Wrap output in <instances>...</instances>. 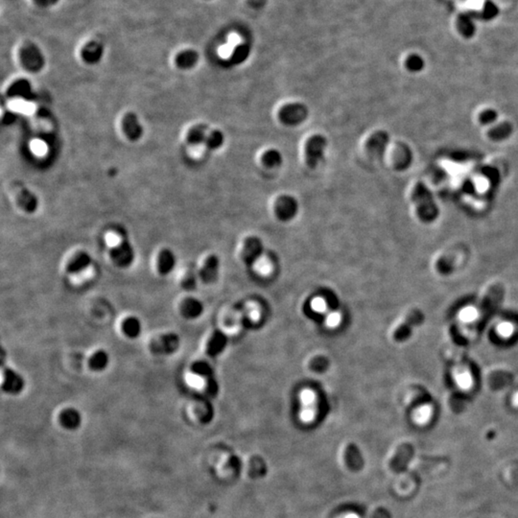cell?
Wrapping results in <instances>:
<instances>
[{
  "instance_id": "46",
  "label": "cell",
  "mask_w": 518,
  "mask_h": 518,
  "mask_svg": "<svg viewBox=\"0 0 518 518\" xmlns=\"http://www.w3.org/2000/svg\"><path fill=\"white\" fill-rule=\"evenodd\" d=\"M499 329H500L501 334H503V335L509 334V332L511 331V328L509 325H502Z\"/></svg>"
},
{
  "instance_id": "43",
  "label": "cell",
  "mask_w": 518,
  "mask_h": 518,
  "mask_svg": "<svg viewBox=\"0 0 518 518\" xmlns=\"http://www.w3.org/2000/svg\"><path fill=\"white\" fill-rule=\"evenodd\" d=\"M336 518H361V516L357 513V512H354V511H347V512H344L342 513L341 515H339Z\"/></svg>"
},
{
  "instance_id": "39",
  "label": "cell",
  "mask_w": 518,
  "mask_h": 518,
  "mask_svg": "<svg viewBox=\"0 0 518 518\" xmlns=\"http://www.w3.org/2000/svg\"><path fill=\"white\" fill-rule=\"evenodd\" d=\"M31 148L35 154L39 155H44L47 150V147L45 145V143H43V141H40V140H34L31 144Z\"/></svg>"
},
{
  "instance_id": "28",
  "label": "cell",
  "mask_w": 518,
  "mask_h": 518,
  "mask_svg": "<svg viewBox=\"0 0 518 518\" xmlns=\"http://www.w3.org/2000/svg\"><path fill=\"white\" fill-rule=\"evenodd\" d=\"M282 155L276 149H271L262 156V163L269 168H276L282 164Z\"/></svg>"
},
{
  "instance_id": "45",
  "label": "cell",
  "mask_w": 518,
  "mask_h": 518,
  "mask_svg": "<svg viewBox=\"0 0 518 518\" xmlns=\"http://www.w3.org/2000/svg\"><path fill=\"white\" fill-rule=\"evenodd\" d=\"M313 305H314V308H315L316 310L321 311L325 309V303H323V302H322L321 300H316V301L314 302V304H313Z\"/></svg>"
},
{
  "instance_id": "17",
  "label": "cell",
  "mask_w": 518,
  "mask_h": 518,
  "mask_svg": "<svg viewBox=\"0 0 518 518\" xmlns=\"http://www.w3.org/2000/svg\"><path fill=\"white\" fill-rule=\"evenodd\" d=\"M176 265V257L172 250L164 249L159 251L157 256V271L160 276H168L171 274Z\"/></svg>"
},
{
  "instance_id": "26",
  "label": "cell",
  "mask_w": 518,
  "mask_h": 518,
  "mask_svg": "<svg viewBox=\"0 0 518 518\" xmlns=\"http://www.w3.org/2000/svg\"><path fill=\"white\" fill-rule=\"evenodd\" d=\"M207 131L208 127L207 125L200 124L197 126H194L190 129L187 135V141L191 145H200L203 142H206L207 139Z\"/></svg>"
},
{
  "instance_id": "29",
  "label": "cell",
  "mask_w": 518,
  "mask_h": 518,
  "mask_svg": "<svg viewBox=\"0 0 518 518\" xmlns=\"http://www.w3.org/2000/svg\"><path fill=\"white\" fill-rule=\"evenodd\" d=\"M500 13L499 7L491 0H488L483 3V9L481 13L479 14V17H481L484 21L493 20L495 17H498Z\"/></svg>"
},
{
  "instance_id": "36",
  "label": "cell",
  "mask_w": 518,
  "mask_h": 518,
  "mask_svg": "<svg viewBox=\"0 0 518 518\" xmlns=\"http://www.w3.org/2000/svg\"><path fill=\"white\" fill-rule=\"evenodd\" d=\"M10 109L15 111V112H23V113H27V114H30V113L34 112L35 111L33 105L25 103V102H21V101H17V102H13V103L10 104Z\"/></svg>"
},
{
  "instance_id": "18",
  "label": "cell",
  "mask_w": 518,
  "mask_h": 518,
  "mask_svg": "<svg viewBox=\"0 0 518 518\" xmlns=\"http://www.w3.org/2000/svg\"><path fill=\"white\" fill-rule=\"evenodd\" d=\"M204 311L203 303L197 299L188 298L181 302V313L185 319H197Z\"/></svg>"
},
{
  "instance_id": "24",
  "label": "cell",
  "mask_w": 518,
  "mask_h": 518,
  "mask_svg": "<svg viewBox=\"0 0 518 518\" xmlns=\"http://www.w3.org/2000/svg\"><path fill=\"white\" fill-rule=\"evenodd\" d=\"M199 54L194 50H185L181 52L176 57V64L181 69H190L194 68L198 62Z\"/></svg>"
},
{
  "instance_id": "21",
  "label": "cell",
  "mask_w": 518,
  "mask_h": 518,
  "mask_svg": "<svg viewBox=\"0 0 518 518\" xmlns=\"http://www.w3.org/2000/svg\"><path fill=\"white\" fill-rule=\"evenodd\" d=\"M413 155L409 147L401 144L397 149L395 155V166L397 170L403 171L407 169L412 163Z\"/></svg>"
},
{
  "instance_id": "3",
  "label": "cell",
  "mask_w": 518,
  "mask_h": 518,
  "mask_svg": "<svg viewBox=\"0 0 518 518\" xmlns=\"http://www.w3.org/2000/svg\"><path fill=\"white\" fill-rule=\"evenodd\" d=\"M308 109L301 103L287 104L278 112V118L287 126H297L306 120Z\"/></svg>"
},
{
  "instance_id": "8",
  "label": "cell",
  "mask_w": 518,
  "mask_h": 518,
  "mask_svg": "<svg viewBox=\"0 0 518 518\" xmlns=\"http://www.w3.org/2000/svg\"><path fill=\"white\" fill-rule=\"evenodd\" d=\"M111 257L117 267L128 268L135 260V251L129 242L123 240L115 247H112Z\"/></svg>"
},
{
  "instance_id": "25",
  "label": "cell",
  "mask_w": 518,
  "mask_h": 518,
  "mask_svg": "<svg viewBox=\"0 0 518 518\" xmlns=\"http://www.w3.org/2000/svg\"><path fill=\"white\" fill-rule=\"evenodd\" d=\"M512 125L509 122H503L489 131V137L493 141H503L512 134Z\"/></svg>"
},
{
  "instance_id": "20",
  "label": "cell",
  "mask_w": 518,
  "mask_h": 518,
  "mask_svg": "<svg viewBox=\"0 0 518 518\" xmlns=\"http://www.w3.org/2000/svg\"><path fill=\"white\" fill-rule=\"evenodd\" d=\"M121 329L125 336L130 339H137L142 332V325L138 317L130 316L122 321Z\"/></svg>"
},
{
  "instance_id": "14",
  "label": "cell",
  "mask_w": 518,
  "mask_h": 518,
  "mask_svg": "<svg viewBox=\"0 0 518 518\" xmlns=\"http://www.w3.org/2000/svg\"><path fill=\"white\" fill-rule=\"evenodd\" d=\"M122 128L127 138L136 141L142 135V128L138 122V117L135 113L129 112L122 119Z\"/></svg>"
},
{
  "instance_id": "13",
  "label": "cell",
  "mask_w": 518,
  "mask_h": 518,
  "mask_svg": "<svg viewBox=\"0 0 518 518\" xmlns=\"http://www.w3.org/2000/svg\"><path fill=\"white\" fill-rule=\"evenodd\" d=\"M228 344V339L224 333L218 329L214 330L208 338L206 346V352L209 357H216L224 351Z\"/></svg>"
},
{
  "instance_id": "33",
  "label": "cell",
  "mask_w": 518,
  "mask_h": 518,
  "mask_svg": "<svg viewBox=\"0 0 518 518\" xmlns=\"http://www.w3.org/2000/svg\"><path fill=\"white\" fill-rule=\"evenodd\" d=\"M196 286H197L196 274H195V272L193 270H191L189 272H187V274L182 278V280H181V288L183 290H185V291L191 292V291L195 290Z\"/></svg>"
},
{
  "instance_id": "27",
  "label": "cell",
  "mask_w": 518,
  "mask_h": 518,
  "mask_svg": "<svg viewBox=\"0 0 518 518\" xmlns=\"http://www.w3.org/2000/svg\"><path fill=\"white\" fill-rule=\"evenodd\" d=\"M191 371L193 374L197 375L199 377H203V378H206V381H209V380L214 379L212 376L213 374V371L211 367L206 362H203V361H198V362L193 363L192 366H191Z\"/></svg>"
},
{
  "instance_id": "4",
  "label": "cell",
  "mask_w": 518,
  "mask_h": 518,
  "mask_svg": "<svg viewBox=\"0 0 518 518\" xmlns=\"http://www.w3.org/2000/svg\"><path fill=\"white\" fill-rule=\"evenodd\" d=\"M181 344L180 337L176 333H167L155 338L150 344V350L155 355H170L175 353Z\"/></svg>"
},
{
  "instance_id": "40",
  "label": "cell",
  "mask_w": 518,
  "mask_h": 518,
  "mask_svg": "<svg viewBox=\"0 0 518 518\" xmlns=\"http://www.w3.org/2000/svg\"><path fill=\"white\" fill-rule=\"evenodd\" d=\"M255 263H257V265H255V270L258 272V274L260 275H267L270 272V264L269 263H261V260L258 259Z\"/></svg>"
},
{
  "instance_id": "10",
  "label": "cell",
  "mask_w": 518,
  "mask_h": 518,
  "mask_svg": "<svg viewBox=\"0 0 518 518\" xmlns=\"http://www.w3.org/2000/svg\"><path fill=\"white\" fill-rule=\"evenodd\" d=\"M390 143V136L385 131H377L367 141V150L371 156L380 158L385 154Z\"/></svg>"
},
{
  "instance_id": "7",
  "label": "cell",
  "mask_w": 518,
  "mask_h": 518,
  "mask_svg": "<svg viewBox=\"0 0 518 518\" xmlns=\"http://www.w3.org/2000/svg\"><path fill=\"white\" fill-rule=\"evenodd\" d=\"M299 212V203L293 196L283 195L276 200L275 214L278 220L289 222Z\"/></svg>"
},
{
  "instance_id": "16",
  "label": "cell",
  "mask_w": 518,
  "mask_h": 518,
  "mask_svg": "<svg viewBox=\"0 0 518 518\" xmlns=\"http://www.w3.org/2000/svg\"><path fill=\"white\" fill-rule=\"evenodd\" d=\"M90 263L91 256L86 251H81L78 252L73 258L70 259L66 267V271L69 275H77L87 269Z\"/></svg>"
},
{
  "instance_id": "38",
  "label": "cell",
  "mask_w": 518,
  "mask_h": 518,
  "mask_svg": "<svg viewBox=\"0 0 518 518\" xmlns=\"http://www.w3.org/2000/svg\"><path fill=\"white\" fill-rule=\"evenodd\" d=\"M431 416V409L428 407H423L420 410L416 411L414 414V420L419 424L427 423Z\"/></svg>"
},
{
  "instance_id": "44",
  "label": "cell",
  "mask_w": 518,
  "mask_h": 518,
  "mask_svg": "<svg viewBox=\"0 0 518 518\" xmlns=\"http://www.w3.org/2000/svg\"><path fill=\"white\" fill-rule=\"evenodd\" d=\"M107 240H108L109 244H110L111 246H112V247H115L116 245H118V244H119L117 237H116L115 235H113V234H110V235L108 236Z\"/></svg>"
},
{
  "instance_id": "23",
  "label": "cell",
  "mask_w": 518,
  "mask_h": 518,
  "mask_svg": "<svg viewBox=\"0 0 518 518\" xmlns=\"http://www.w3.org/2000/svg\"><path fill=\"white\" fill-rule=\"evenodd\" d=\"M110 364V356L105 350H97L92 354L88 360V367L91 371H102L108 368Z\"/></svg>"
},
{
  "instance_id": "15",
  "label": "cell",
  "mask_w": 518,
  "mask_h": 518,
  "mask_svg": "<svg viewBox=\"0 0 518 518\" xmlns=\"http://www.w3.org/2000/svg\"><path fill=\"white\" fill-rule=\"evenodd\" d=\"M476 14L473 13H463L457 19V28L465 39H471L476 33V24H475Z\"/></svg>"
},
{
  "instance_id": "12",
  "label": "cell",
  "mask_w": 518,
  "mask_h": 518,
  "mask_svg": "<svg viewBox=\"0 0 518 518\" xmlns=\"http://www.w3.org/2000/svg\"><path fill=\"white\" fill-rule=\"evenodd\" d=\"M302 408L300 412V418L302 423H310L315 419L317 414L316 399L310 391H304L302 394Z\"/></svg>"
},
{
  "instance_id": "11",
  "label": "cell",
  "mask_w": 518,
  "mask_h": 518,
  "mask_svg": "<svg viewBox=\"0 0 518 518\" xmlns=\"http://www.w3.org/2000/svg\"><path fill=\"white\" fill-rule=\"evenodd\" d=\"M220 268V260L215 254L207 256L203 267L199 271V277L205 284L215 282Z\"/></svg>"
},
{
  "instance_id": "37",
  "label": "cell",
  "mask_w": 518,
  "mask_h": 518,
  "mask_svg": "<svg viewBox=\"0 0 518 518\" xmlns=\"http://www.w3.org/2000/svg\"><path fill=\"white\" fill-rule=\"evenodd\" d=\"M497 112H495L494 110H485L484 112H482L480 114V117H479V120L481 122V124L483 125H490L494 123L496 119H497Z\"/></svg>"
},
{
  "instance_id": "5",
  "label": "cell",
  "mask_w": 518,
  "mask_h": 518,
  "mask_svg": "<svg viewBox=\"0 0 518 518\" xmlns=\"http://www.w3.org/2000/svg\"><path fill=\"white\" fill-rule=\"evenodd\" d=\"M20 60L23 67L30 71H39L44 64L43 53L33 43H26L21 47Z\"/></svg>"
},
{
  "instance_id": "2",
  "label": "cell",
  "mask_w": 518,
  "mask_h": 518,
  "mask_svg": "<svg viewBox=\"0 0 518 518\" xmlns=\"http://www.w3.org/2000/svg\"><path fill=\"white\" fill-rule=\"evenodd\" d=\"M327 147L328 139L323 136H313L307 140L305 145V159L310 168L315 169L322 161Z\"/></svg>"
},
{
  "instance_id": "9",
  "label": "cell",
  "mask_w": 518,
  "mask_h": 518,
  "mask_svg": "<svg viewBox=\"0 0 518 518\" xmlns=\"http://www.w3.org/2000/svg\"><path fill=\"white\" fill-rule=\"evenodd\" d=\"M263 244L258 237L250 236L245 239L242 249L241 258L245 264L251 266L261 258Z\"/></svg>"
},
{
  "instance_id": "22",
  "label": "cell",
  "mask_w": 518,
  "mask_h": 518,
  "mask_svg": "<svg viewBox=\"0 0 518 518\" xmlns=\"http://www.w3.org/2000/svg\"><path fill=\"white\" fill-rule=\"evenodd\" d=\"M7 94L11 97L22 96L28 99H31L33 97L31 85L25 79H20L13 83L7 90Z\"/></svg>"
},
{
  "instance_id": "19",
  "label": "cell",
  "mask_w": 518,
  "mask_h": 518,
  "mask_svg": "<svg viewBox=\"0 0 518 518\" xmlns=\"http://www.w3.org/2000/svg\"><path fill=\"white\" fill-rule=\"evenodd\" d=\"M103 53L104 47L101 43L90 42L84 46L82 50V58L88 63H95L101 60Z\"/></svg>"
},
{
  "instance_id": "32",
  "label": "cell",
  "mask_w": 518,
  "mask_h": 518,
  "mask_svg": "<svg viewBox=\"0 0 518 518\" xmlns=\"http://www.w3.org/2000/svg\"><path fill=\"white\" fill-rule=\"evenodd\" d=\"M406 69L411 72H419L424 69L425 61L423 57L417 54L410 55L405 61Z\"/></svg>"
},
{
  "instance_id": "35",
  "label": "cell",
  "mask_w": 518,
  "mask_h": 518,
  "mask_svg": "<svg viewBox=\"0 0 518 518\" xmlns=\"http://www.w3.org/2000/svg\"><path fill=\"white\" fill-rule=\"evenodd\" d=\"M249 54H250V47L248 45H246V44L239 45L238 47L235 48V50L233 52V61L235 63H241L244 60H247V58L249 57Z\"/></svg>"
},
{
  "instance_id": "30",
  "label": "cell",
  "mask_w": 518,
  "mask_h": 518,
  "mask_svg": "<svg viewBox=\"0 0 518 518\" xmlns=\"http://www.w3.org/2000/svg\"><path fill=\"white\" fill-rule=\"evenodd\" d=\"M18 202L27 212H33L37 207V200L28 190H21L18 194Z\"/></svg>"
},
{
  "instance_id": "34",
  "label": "cell",
  "mask_w": 518,
  "mask_h": 518,
  "mask_svg": "<svg viewBox=\"0 0 518 518\" xmlns=\"http://www.w3.org/2000/svg\"><path fill=\"white\" fill-rule=\"evenodd\" d=\"M60 418L64 424L69 426H74L80 422V415L77 411L74 409H67L60 414Z\"/></svg>"
},
{
  "instance_id": "1",
  "label": "cell",
  "mask_w": 518,
  "mask_h": 518,
  "mask_svg": "<svg viewBox=\"0 0 518 518\" xmlns=\"http://www.w3.org/2000/svg\"><path fill=\"white\" fill-rule=\"evenodd\" d=\"M412 200L415 206L417 216L423 222L431 223L438 218L440 213L439 207L435 202L431 191L423 182L415 184L412 194Z\"/></svg>"
},
{
  "instance_id": "41",
  "label": "cell",
  "mask_w": 518,
  "mask_h": 518,
  "mask_svg": "<svg viewBox=\"0 0 518 518\" xmlns=\"http://www.w3.org/2000/svg\"><path fill=\"white\" fill-rule=\"evenodd\" d=\"M35 3L41 7H51L56 5L60 0H34Z\"/></svg>"
},
{
  "instance_id": "31",
  "label": "cell",
  "mask_w": 518,
  "mask_h": 518,
  "mask_svg": "<svg viewBox=\"0 0 518 518\" xmlns=\"http://www.w3.org/2000/svg\"><path fill=\"white\" fill-rule=\"evenodd\" d=\"M224 137L222 132L215 130L210 133H208L207 139H206V145L209 149L216 150L224 144Z\"/></svg>"
},
{
  "instance_id": "6",
  "label": "cell",
  "mask_w": 518,
  "mask_h": 518,
  "mask_svg": "<svg viewBox=\"0 0 518 518\" xmlns=\"http://www.w3.org/2000/svg\"><path fill=\"white\" fill-rule=\"evenodd\" d=\"M2 369L4 377L1 386L2 391L12 396H17L21 394L25 388L26 384L23 376L8 366L5 367V365H2Z\"/></svg>"
},
{
  "instance_id": "42",
  "label": "cell",
  "mask_w": 518,
  "mask_h": 518,
  "mask_svg": "<svg viewBox=\"0 0 518 518\" xmlns=\"http://www.w3.org/2000/svg\"><path fill=\"white\" fill-rule=\"evenodd\" d=\"M339 321H340V316H339V314H337V313H333V314H331V315H329V316H328V326H330V327H335V326H337V325L339 323Z\"/></svg>"
}]
</instances>
